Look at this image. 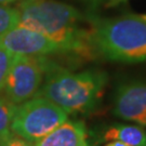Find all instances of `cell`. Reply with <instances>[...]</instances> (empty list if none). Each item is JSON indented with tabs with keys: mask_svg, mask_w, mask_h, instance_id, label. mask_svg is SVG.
I'll return each instance as SVG.
<instances>
[{
	"mask_svg": "<svg viewBox=\"0 0 146 146\" xmlns=\"http://www.w3.org/2000/svg\"><path fill=\"white\" fill-rule=\"evenodd\" d=\"M17 26L40 33L74 58H95L88 26V13L56 0H20Z\"/></svg>",
	"mask_w": 146,
	"mask_h": 146,
	"instance_id": "1",
	"label": "cell"
},
{
	"mask_svg": "<svg viewBox=\"0 0 146 146\" xmlns=\"http://www.w3.org/2000/svg\"><path fill=\"white\" fill-rule=\"evenodd\" d=\"M95 56L121 63L146 62V14L102 17L88 13Z\"/></svg>",
	"mask_w": 146,
	"mask_h": 146,
	"instance_id": "2",
	"label": "cell"
},
{
	"mask_svg": "<svg viewBox=\"0 0 146 146\" xmlns=\"http://www.w3.org/2000/svg\"><path fill=\"white\" fill-rule=\"evenodd\" d=\"M106 84L107 75L103 70L72 73L47 58L43 81L36 96L53 102L68 115L88 114L99 106Z\"/></svg>",
	"mask_w": 146,
	"mask_h": 146,
	"instance_id": "3",
	"label": "cell"
},
{
	"mask_svg": "<svg viewBox=\"0 0 146 146\" xmlns=\"http://www.w3.org/2000/svg\"><path fill=\"white\" fill-rule=\"evenodd\" d=\"M68 120V114L49 100L35 96L16 105L11 132L31 144L41 140Z\"/></svg>",
	"mask_w": 146,
	"mask_h": 146,
	"instance_id": "4",
	"label": "cell"
},
{
	"mask_svg": "<svg viewBox=\"0 0 146 146\" xmlns=\"http://www.w3.org/2000/svg\"><path fill=\"white\" fill-rule=\"evenodd\" d=\"M47 58L14 55L2 94L15 105L35 98L43 81Z\"/></svg>",
	"mask_w": 146,
	"mask_h": 146,
	"instance_id": "5",
	"label": "cell"
},
{
	"mask_svg": "<svg viewBox=\"0 0 146 146\" xmlns=\"http://www.w3.org/2000/svg\"><path fill=\"white\" fill-rule=\"evenodd\" d=\"M0 46L14 55L23 56H48L63 53L56 42L40 33L25 27L16 26L0 36Z\"/></svg>",
	"mask_w": 146,
	"mask_h": 146,
	"instance_id": "6",
	"label": "cell"
},
{
	"mask_svg": "<svg viewBox=\"0 0 146 146\" xmlns=\"http://www.w3.org/2000/svg\"><path fill=\"white\" fill-rule=\"evenodd\" d=\"M114 114L127 121L146 127V82L121 84L114 96Z\"/></svg>",
	"mask_w": 146,
	"mask_h": 146,
	"instance_id": "7",
	"label": "cell"
},
{
	"mask_svg": "<svg viewBox=\"0 0 146 146\" xmlns=\"http://www.w3.org/2000/svg\"><path fill=\"white\" fill-rule=\"evenodd\" d=\"M34 146H90L84 121L66 120Z\"/></svg>",
	"mask_w": 146,
	"mask_h": 146,
	"instance_id": "8",
	"label": "cell"
},
{
	"mask_svg": "<svg viewBox=\"0 0 146 146\" xmlns=\"http://www.w3.org/2000/svg\"><path fill=\"white\" fill-rule=\"evenodd\" d=\"M103 141H119L129 146H146V130L141 125H115L104 132Z\"/></svg>",
	"mask_w": 146,
	"mask_h": 146,
	"instance_id": "9",
	"label": "cell"
},
{
	"mask_svg": "<svg viewBox=\"0 0 146 146\" xmlns=\"http://www.w3.org/2000/svg\"><path fill=\"white\" fill-rule=\"evenodd\" d=\"M16 105L0 93V139L11 133V122Z\"/></svg>",
	"mask_w": 146,
	"mask_h": 146,
	"instance_id": "10",
	"label": "cell"
},
{
	"mask_svg": "<svg viewBox=\"0 0 146 146\" xmlns=\"http://www.w3.org/2000/svg\"><path fill=\"white\" fill-rule=\"evenodd\" d=\"M20 14L16 7L0 5V36L19 25Z\"/></svg>",
	"mask_w": 146,
	"mask_h": 146,
	"instance_id": "11",
	"label": "cell"
},
{
	"mask_svg": "<svg viewBox=\"0 0 146 146\" xmlns=\"http://www.w3.org/2000/svg\"><path fill=\"white\" fill-rule=\"evenodd\" d=\"M13 58H14V54H12L0 46V93H2V90L5 88V80L8 77Z\"/></svg>",
	"mask_w": 146,
	"mask_h": 146,
	"instance_id": "12",
	"label": "cell"
},
{
	"mask_svg": "<svg viewBox=\"0 0 146 146\" xmlns=\"http://www.w3.org/2000/svg\"><path fill=\"white\" fill-rule=\"evenodd\" d=\"M0 146H34L26 140L15 135L11 132L9 135L0 139Z\"/></svg>",
	"mask_w": 146,
	"mask_h": 146,
	"instance_id": "13",
	"label": "cell"
},
{
	"mask_svg": "<svg viewBox=\"0 0 146 146\" xmlns=\"http://www.w3.org/2000/svg\"><path fill=\"white\" fill-rule=\"evenodd\" d=\"M81 1H84L86 5H88L92 10H94V9H96L98 7L103 5H105V3H107L108 5H110L113 0H81Z\"/></svg>",
	"mask_w": 146,
	"mask_h": 146,
	"instance_id": "14",
	"label": "cell"
},
{
	"mask_svg": "<svg viewBox=\"0 0 146 146\" xmlns=\"http://www.w3.org/2000/svg\"><path fill=\"white\" fill-rule=\"evenodd\" d=\"M105 146H129L125 144V143H122V142H119V141H111L110 143H107Z\"/></svg>",
	"mask_w": 146,
	"mask_h": 146,
	"instance_id": "15",
	"label": "cell"
},
{
	"mask_svg": "<svg viewBox=\"0 0 146 146\" xmlns=\"http://www.w3.org/2000/svg\"><path fill=\"white\" fill-rule=\"evenodd\" d=\"M15 1H20V0H0V5H9L11 2H15Z\"/></svg>",
	"mask_w": 146,
	"mask_h": 146,
	"instance_id": "16",
	"label": "cell"
},
{
	"mask_svg": "<svg viewBox=\"0 0 146 146\" xmlns=\"http://www.w3.org/2000/svg\"><path fill=\"white\" fill-rule=\"evenodd\" d=\"M123 1H127V0H113L110 5H118V3H120V2H123Z\"/></svg>",
	"mask_w": 146,
	"mask_h": 146,
	"instance_id": "17",
	"label": "cell"
}]
</instances>
